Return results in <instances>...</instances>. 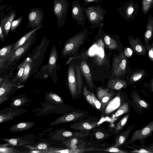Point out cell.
Masks as SVG:
<instances>
[{"mask_svg":"<svg viewBox=\"0 0 153 153\" xmlns=\"http://www.w3.org/2000/svg\"><path fill=\"white\" fill-rule=\"evenodd\" d=\"M85 13L90 27H100L103 25L102 21L104 18L105 10L104 8L98 4L96 6L92 5L85 7Z\"/></svg>","mask_w":153,"mask_h":153,"instance_id":"6da1fadb","label":"cell"},{"mask_svg":"<svg viewBox=\"0 0 153 153\" xmlns=\"http://www.w3.org/2000/svg\"><path fill=\"white\" fill-rule=\"evenodd\" d=\"M87 29L70 38L64 44L62 51V56H66L75 53L83 44L88 35Z\"/></svg>","mask_w":153,"mask_h":153,"instance_id":"7a4b0ae2","label":"cell"},{"mask_svg":"<svg viewBox=\"0 0 153 153\" xmlns=\"http://www.w3.org/2000/svg\"><path fill=\"white\" fill-rule=\"evenodd\" d=\"M53 11L56 15L58 27L64 26L70 7L68 0H53Z\"/></svg>","mask_w":153,"mask_h":153,"instance_id":"3957f363","label":"cell"},{"mask_svg":"<svg viewBox=\"0 0 153 153\" xmlns=\"http://www.w3.org/2000/svg\"><path fill=\"white\" fill-rule=\"evenodd\" d=\"M127 58L123 52L120 51L113 59L112 64V76L119 78L124 75L126 72Z\"/></svg>","mask_w":153,"mask_h":153,"instance_id":"277c9868","label":"cell"},{"mask_svg":"<svg viewBox=\"0 0 153 153\" xmlns=\"http://www.w3.org/2000/svg\"><path fill=\"white\" fill-rule=\"evenodd\" d=\"M44 16L43 10L40 8L37 7L30 9L27 15L28 23L26 27H31L33 30L42 25Z\"/></svg>","mask_w":153,"mask_h":153,"instance_id":"5b68a950","label":"cell"},{"mask_svg":"<svg viewBox=\"0 0 153 153\" xmlns=\"http://www.w3.org/2000/svg\"><path fill=\"white\" fill-rule=\"evenodd\" d=\"M36 35L35 32L29 39L23 45L16 49L8 56L7 60L8 65L12 63L23 56L29 49L33 42V38Z\"/></svg>","mask_w":153,"mask_h":153,"instance_id":"8992f818","label":"cell"},{"mask_svg":"<svg viewBox=\"0 0 153 153\" xmlns=\"http://www.w3.org/2000/svg\"><path fill=\"white\" fill-rule=\"evenodd\" d=\"M153 132V120L139 129L136 130L129 140L125 144V146L131 144L137 140H141L150 136Z\"/></svg>","mask_w":153,"mask_h":153,"instance_id":"52a82bcc","label":"cell"},{"mask_svg":"<svg viewBox=\"0 0 153 153\" xmlns=\"http://www.w3.org/2000/svg\"><path fill=\"white\" fill-rule=\"evenodd\" d=\"M27 110L20 107L10 106L0 111V123L12 120L14 118L27 112Z\"/></svg>","mask_w":153,"mask_h":153,"instance_id":"ba28073f","label":"cell"},{"mask_svg":"<svg viewBox=\"0 0 153 153\" xmlns=\"http://www.w3.org/2000/svg\"><path fill=\"white\" fill-rule=\"evenodd\" d=\"M87 115L86 112L82 111H74L58 117L51 123L50 126H55L61 123L71 122H76L82 119Z\"/></svg>","mask_w":153,"mask_h":153,"instance_id":"9c48e42d","label":"cell"},{"mask_svg":"<svg viewBox=\"0 0 153 153\" xmlns=\"http://www.w3.org/2000/svg\"><path fill=\"white\" fill-rule=\"evenodd\" d=\"M71 16L78 25L84 27L86 19L85 7L81 6L79 0H74L72 2Z\"/></svg>","mask_w":153,"mask_h":153,"instance_id":"30bf717a","label":"cell"},{"mask_svg":"<svg viewBox=\"0 0 153 153\" xmlns=\"http://www.w3.org/2000/svg\"><path fill=\"white\" fill-rule=\"evenodd\" d=\"M121 16L126 20L132 19L134 14L136 15V3L132 1L126 2L117 9Z\"/></svg>","mask_w":153,"mask_h":153,"instance_id":"8fae6325","label":"cell"},{"mask_svg":"<svg viewBox=\"0 0 153 153\" xmlns=\"http://www.w3.org/2000/svg\"><path fill=\"white\" fill-rule=\"evenodd\" d=\"M115 95V93L110 88H104L98 87L97 91V98L101 104V112H104L105 108L112 98Z\"/></svg>","mask_w":153,"mask_h":153,"instance_id":"7c38bea8","label":"cell"},{"mask_svg":"<svg viewBox=\"0 0 153 153\" xmlns=\"http://www.w3.org/2000/svg\"><path fill=\"white\" fill-rule=\"evenodd\" d=\"M16 85L4 79L0 83V105L7 100L9 97L14 92Z\"/></svg>","mask_w":153,"mask_h":153,"instance_id":"4fadbf2b","label":"cell"},{"mask_svg":"<svg viewBox=\"0 0 153 153\" xmlns=\"http://www.w3.org/2000/svg\"><path fill=\"white\" fill-rule=\"evenodd\" d=\"M130 97L134 110L136 113L141 114L143 109H150L149 104L141 98L137 91L132 90Z\"/></svg>","mask_w":153,"mask_h":153,"instance_id":"5bb4252c","label":"cell"},{"mask_svg":"<svg viewBox=\"0 0 153 153\" xmlns=\"http://www.w3.org/2000/svg\"><path fill=\"white\" fill-rule=\"evenodd\" d=\"M74 65L69 66L68 72V88L72 97L73 98L78 94L76 74Z\"/></svg>","mask_w":153,"mask_h":153,"instance_id":"9a60e30c","label":"cell"},{"mask_svg":"<svg viewBox=\"0 0 153 153\" xmlns=\"http://www.w3.org/2000/svg\"><path fill=\"white\" fill-rule=\"evenodd\" d=\"M148 76L145 70L140 68L130 70L126 81L128 85L134 84L142 80Z\"/></svg>","mask_w":153,"mask_h":153,"instance_id":"2e32d148","label":"cell"},{"mask_svg":"<svg viewBox=\"0 0 153 153\" xmlns=\"http://www.w3.org/2000/svg\"><path fill=\"white\" fill-rule=\"evenodd\" d=\"M130 47L134 52L139 55L145 56L146 52L144 45L138 38H134L132 36L128 37Z\"/></svg>","mask_w":153,"mask_h":153,"instance_id":"e0dca14e","label":"cell"},{"mask_svg":"<svg viewBox=\"0 0 153 153\" xmlns=\"http://www.w3.org/2000/svg\"><path fill=\"white\" fill-rule=\"evenodd\" d=\"M98 126L97 122L85 120L76 122L71 125L70 127L74 130L88 133L91 130Z\"/></svg>","mask_w":153,"mask_h":153,"instance_id":"ac0fdd59","label":"cell"},{"mask_svg":"<svg viewBox=\"0 0 153 153\" xmlns=\"http://www.w3.org/2000/svg\"><path fill=\"white\" fill-rule=\"evenodd\" d=\"M16 16L15 11L11 10L7 14L0 18V26L3 28L4 33L6 36L8 34L12 23Z\"/></svg>","mask_w":153,"mask_h":153,"instance_id":"d6986e66","label":"cell"},{"mask_svg":"<svg viewBox=\"0 0 153 153\" xmlns=\"http://www.w3.org/2000/svg\"><path fill=\"white\" fill-rule=\"evenodd\" d=\"M80 68L81 73L84 77L87 84L91 89H93L94 85L92 76L89 67L85 61H83L81 62Z\"/></svg>","mask_w":153,"mask_h":153,"instance_id":"ffe728a7","label":"cell"},{"mask_svg":"<svg viewBox=\"0 0 153 153\" xmlns=\"http://www.w3.org/2000/svg\"><path fill=\"white\" fill-rule=\"evenodd\" d=\"M153 37V17L150 15L148 18V22L146 30L144 34V45L146 52L150 45L149 42Z\"/></svg>","mask_w":153,"mask_h":153,"instance_id":"44dd1931","label":"cell"},{"mask_svg":"<svg viewBox=\"0 0 153 153\" xmlns=\"http://www.w3.org/2000/svg\"><path fill=\"white\" fill-rule=\"evenodd\" d=\"M97 51L96 56V61L99 66L103 64L105 60L104 50V45L101 39H99L97 42Z\"/></svg>","mask_w":153,"mask_h":153,"instance_id":"7402d4cb","label":"cell"},{"mask_svg":"<svg viewBox=\"0 0 153 153\" xmlns=\"http://www.w3.org/2000/svg\"><path fill=\"white\" fill-rule=\"evenodd\" d=\"M134 126L135 125L134 124L129 126L126 130L119 134L116 139L115 143L112 146L118 147L125 144L129 134Z\"/></svg>","mask_w":153,"mask_h":153,"instance_id":"603a6c76","label":"cell"},{"mask_svg":"<svg viewBox=\"0 0 153 153\" xmlns=\"http://www.w3.org/2000/svg\"><path fill=\"white\" fill-rule=\"evenodd\" d=\"M36 125L34 122H25L17 124L11 126L9 129L10 131L17 132L26 131L32 128Z\"/></svg>","mask_w":153,"mask_h":153,"instance_id":"cb8c5ba5","label":"cell"},{"mask_svg":"<svg viewBox=\"0 0 153 153\" xmlns=\"http://www.w3.org/2000/svg\"><path fill=\"white\" fill-rule=\"evenodd\" d=\"M30 100L25 95H21L12 99L10 105L18 107L28 105L31 104V103H29Z\"/></svg>","mask_w":153,"mask_h":153,"instance_id":"d4e9b609","label":"cell"},{"mask_svg":"<svg viewBox=\"0 0 153 153\" xmlns=\"http://www.w3.org/2000/svg\"><path fill=\"white\" fill-rule=\"evenodd\" d=\"M127 85L125 80L118 78L110 80L108 84L109 88L117 91L122 88H126Z\"/></svg>","mask_w":153,"mask_h":153,"instance_id":"484cf974","label":"cell"},{"mask_svg":"<svg viewBox=\"0 0 153 153\" xmlns=\"http://www.w3.org/2000/svg\"><path fill=\"white\" fill-rule=\"evenodd\" d=\"M44 26L40 25L35 29L32 30L29 32L22 36L14 44V46L12 52L24 44L30 37L37 30L43 27Z\"/></svg>","mask_w":153,"mask_h":153,"instance_id":"4316f807","label":"cell"},{"mask_svg":"<svg viewBox=\"0 0 153 153\" xmlns=\"http://www.w3.org/2000/svg\"><path fill=\"white\" fill-rule=\"evenodd\" d=\"M58 58V53L56 48L53 46L52 49L49 56L48 63V69L49 72L50 73L55 68Z\"/></svg>","mask_w":153,"mask_h":153,"instance_id":"83f0119b","label":"cell"},{"mask_svg":"<svg viewBox=\"0 0 153 153\" xmlns=\"http://www.w3.org/2000/svg\"><path fill=\"white\" fill-rule=\"evenodd\" d=\"M120 102V96L118 95L108 102L105 109V113L107 114L112 112L119 107Z\"/></svg>","mask_w":153,"mask_h":153,"instance_id":"f1b7e54d","label":"cell"},{"mask_svg":"<svg viewBox=\"0 0 153 153\" xmlns=\"http://www.w3.org/2000/svg\"><path fill=\"white\" fill-rule=\"evenodd\" d=\"M82 150H78L74 149H66L63 148H56L51 147L46 150L43 151L42 153H72L83 152Z\"/></svg>","mask_w":153,"mask_h":153,"instance_id":"f546056e","label":"cell"},{"mask_svg":"<svg viewBox=\"0 0 153 153\" xmlns=\"http://www.w3.org/2000/svg\"><path fill=\"white\" fill-rule=\"evenodd\" d=\"M2 140L7 142L9 146H20L29 143L30 142L20 138L2 139Z\"/></svg>","mask_w":153,"mask_h":153,"instance_id":"4dcf8cb0","label":"cell"},{"mask_svg":"<svg viewBox=\"0 0 153 153\" xmlns=\"http://www.w3.org/2000/svg\"><path fill=\"white\" fill-rule=\"evenodd\" d=\"M128 105L127 102H125L119 107L111 118V120L115 121L120 116L126 113L129 111Z\"/></svg>","mask_w":153,"mask_h":153,"instance_id":"1f68e13d","label":"cell"},{"mask_svg":"<svg viewBox=\"0 0 153 153\" xmlns=\"http://www.w3.org/2000/svg\"><path fill=\"white\" fill-rule=\"evenodd\" d=\"M104 38L105 43L109 49L114 50L119 47L117 42L109 36L105 35Z\"/></svg>","mask_w":153,"mask_h":153,"instance_id":"d6a6232c","label":"cell"},{"mask_svg":"<svg viewBox=\"0 0 153 153\" xmlns=\"http://www.w3.org/2000/svg\"><path fill=\"white\" fill-rule=\"evenodd\" d=\"M83 95L85 100L93 107L95 108L94 100L92 92L88 90L86 86L84 88Z\"/></svg>","mask_w":153,"mask_h":153,"instance_id":"836d02e7","label":"cell"},{"mask_svg":"<svg viewBox=\"0 0 153 153\" xmlns=\"http://www.w3.org/2000/svg\"><path fill=\"white\" fill-rule=\"evenodd\" d=\"M77 84V91L79 94L81 93L82 85V80L80 68L76 65L75 68Z\"/></svg>","mask_w":153,"mask_h":153,"instance_id":"e575fe53","label":"cell"},{"mask_svg":"<svg viewBox=\"0 0 153 153\" xmlns=\"http://www.w3.org/2000/svg\"><path fill=\"white\" fill-rule=\"evenodd\" d=\"M129 117V114H127L117 123L115 128L114 132L118 133L122 130L126 124Z\"/></svg>","mask_w":153,"mask_h":153,"instance_id":"d590c367","label":"cell"},{"mask_svg":"<svg viewBox=\"0 0 153 153\" xmlns=\"http://www.w3.org/2000/svg\"><path fill=\"white\" fill-rule=\"evenodd\" d=\"M7 143L1 144L0 145V152L4 153H22L20 150H16L15 148L8 147Z\"/></svg>","mask_w":153,"mask_h":153,"instance_id":"8d00e7d4","label":"cell"},{"mask_svg":"<svg viewBox=\"0 0 153 153\" xmlns=\"http://www.w3.org/2000/svg\"><path fill=\"white\" fill-rule=\"evenodd\" d=\"M13 46V43L1 48L0 51V58L8 56L12 52Z\"/></svg>","mask_w":153,"mask_h":153,"instance_id":"74e56055","label":"cell"},{"mask_svg":"<svg viewBox=\"0 0 153 153\" xmlns=\"http://www.w3.org/2000/svg\"><path fill=\"white\" fill-rule=\"evenodd\" d=\"M142 4L143 11L145 15L153 6V0H142Z\"/></svg>","mask_w":153,"mask_h":153,"instance_id":"f35d334b","label":"cell"},{"mask_svg":"<svg viewBox=\"0 0 153 153\" xmlns=\"http://www.w3.org/2000/svg\"><path fill=\"white\" fill-rule=\"evenodd\" d=\"M31 62L28 61L25 67L23 75L20 80L21 82H24L27 80L31 70Z\"/></svg>","mask_w":153,"mask_h":153,"instance_id":"ab89813d","label":"cell"},{"mask_svg":"<svg viewBox=\"0 0 153 153\" xmlns=\"http://www.w3.org/2000/svg\"><path fill=\"white\" fill-rule=\"evenodd\" d=\"M25 147L31 150L45 151L48 149L47 145L45 143H40L35 145H25Z\"/></svg>","mask_w":153,"mask_h":153,"instance_id":"60d3db41","label":"cell"},{"mask_svg":"<svg viewBox=\"0 0 153 153\" xmlns=\"http://www.w3.org/2000/svg\"><path fill=\"white\" fill-rule=\"evenodd\" d=\"M47 98L57 104L64 103L62 98L58 95L52 92H50L47 95Z\"/></svg>","mask_w":153,"mask_h":153,"instance_id":"b9f144b4","label":"cell"},{"mask_svg":"<svg viewBox=\"0 0 153 153\" xmlns=\"http://www.w3.org/2000/svg\"><path fill=\"white\" fill-rule=\"evenodd\" d=\"M28 61L27 59L25 60L18 66V71L14 82L18 79H20L22 76L26 65Z\"/></svg>","mask_w":153,"mask_h":153,"instance_id":"7bdbcfd3","label":"cell"},{"mask_svg":"<svg viewBox=\"0 0 153 153\" xmlns=\"http://www.w3.org/2000/svg\"><path fill=\"white\" fill-rule=\"evenodd\" d=\"M78 141L77 137H73L68 138L63 141L62 143L68 149H71L72 146L76 145Z\"/></svg>","mask_w":153,"mask_h":153,"instance_id":"ee69618b","label":"cell"},{"mask_svg":"<svg viewBox=\"0 0 153 153\" xmlns=\"http://www.w3.org/2000/svg\"><path fill=\"white\" fill-rule=\"evenodd\" d=\"M22 19L23 17L21 16L13 21L10 29L12 32L14 31L16 28L19 26L22 21Z\"/></svg>","mask_w":153,"mask_h":153,"instance_id":"f6af8a7d","label":"cell"},{"mask_svg":"<svg viewBox=\"0 0 153 153\" xmlns=\"http://www.w3.org/2000/svg\"><path fill=\"white\" fill-rule=\"evenodd\" d=\"M131 148L133 150L130 152L133 153H153V152L148 150L144 149L143 146L137 147L134 148L131 147Z\"/></svg>","mask_w":153,"mask_h":153,"instance_id":"bcb514c9","label":"cell"},{"mask_svg":"<svg viewBox=\"0 0 153 153\" xmlns=\"http://www.w3.org/2000/svg\"><path fill=\"white\" fill-rule=\"evenodd\" d=\"M104 151L117 153H126L128 152H127L120 149L118 148V147H115L112 146L107 149L104 150Z\"/></svg>","mask_w":153,"mask_h":153,"instance_id":"7dc6e473","label":"cell"},{"mask_svg":"<svg viewBox=\"0 0 153 153\" xmlns=\"http://www.w3.org/2000/svg\"><path fill=\"white\" fill-rule=\"evenodd\" d=\"M147 52L148 58L153 62V42L150 44Z\"/></svg>","mask_w":153,"mask_h":153,"instance_id":"c3c4849f","label":"cell"},{"mask_svg":"<svg viewBox=\"0 0 153 153\" xmlns=\"http://www.w3.org/2000/svg\"><path fill=\"white\" fill-rule=\"evenodd\" d=\"M96 139L101 140L109 136V134H105L102 131H98L96 132L94 134Z\"/></svg>","mask_w":153,"mask_h":153,"instance_id":"681fc988","label":"cell"},{"mask_svg":"<svg viewBox=\"0 0 153 153\" xmlns=\"http://www.w3.org/2000/svg\"><path fill=\"white\" fill-rule=\"evenodd\" d=\"M133 52V50L130 47H126L125 48L123 53L126 57L128 58L132 56Z\"/></svg>","mask_w":153,"mask_h":153,"instance_id":"f907efd6","label":"cell"},{"mask_svg":"<svg viewBox=\"0 0 153 153\" xmlns=\"http://www.w3.org/2000/svg\"><path fill=\"white\" fill-rule=\"evenodd\" d=\"M92 94L94 100V103L96 108H95L101 111V106L100 102L98 100L97 98H96L95 95L93 93H92Z\"/></svg>","mask_w":153,"mask_h":153,"instance_id":"816d5d0a","label":"cell"},{"mask_svg":"<svg viewBox=\"0 0 153 153\" xmlns=\"http://www.w3.org/2000/svg\"><path fill=\"white\" fill-rule=\"evenodd\" d=\"M102 0H83L84 4L82 5L84 7H86L88 4L91 2H101Z\"/></svg>","mask_w":153,"mask_h":153,"instance_id":"f5cc1de1","label":"cell"},{"mask_svg":"<svg viewBox=\"0 0 153 153\" xmlns=\"http://www.w3.org/2000/svg\"><path fill=\"white\" fill-rule=\"evenodd\" d=\"M143 147L148 150L153 152V143L147 146H143Z\"/></svg>","mask_w":153,"mask_h":153,"instance_id":"db71d44e","label":"cell"},{"mask_svg":"<svg viewBox=\"0 0 153 153\" xmlns=\"http://www.w3.org/2000/svg\"><path fill=\"white\" fill-rule=\"evenodd\" d=\"M149 86L150 90L152 92L153 94V76L152 79L150 81Z\"/></svg>","mask_w":153,"mask_h":153,"instance_id":"11a10c76","label":"cell"},{"mask_svg":"<svg viewBox=\"0 0 153 153\" xmlns=\"http://www.w3.org/2000/svg\"><path fill=\"white\" fill-rule=\"evenodd\" d=\"M4 32L3 28L0 26V38L1 39H3L4 38Z\"/></svg>","mask_w":153,"mask_h":153,"instance_id":"9f6ffc18","label":"cell"},{"mask_svg":"<svg viewBox=\"0 0 153 153\" xmlns=\"http://www.w3.org/2000/svg\"><path fill=\"white\" fill-rule=\"evenodd\" d=\"M8 4L7 5H1L0 6V10H1L4 9L6 7L8 6Z\"/></svg>","mask_w":153,"mask_h":153,"instance_id":"6f0895ef","label":"cell"},{"mask_svg":"<svg viewBox=\"0 0 153 153\" xmlns=\"http://www.w3.org/2000/svg\"><path fill=\"white\" fill-rule=\"evenodd\" d=\"M2 0H0V2L1 3Z\"/></svg>","mask_w":153,"mask_h":153,"instance_id":"680465c9","label":"cell"}]
</instances>
